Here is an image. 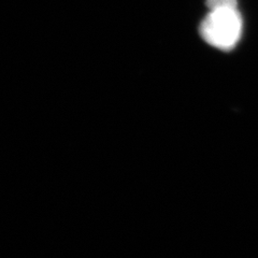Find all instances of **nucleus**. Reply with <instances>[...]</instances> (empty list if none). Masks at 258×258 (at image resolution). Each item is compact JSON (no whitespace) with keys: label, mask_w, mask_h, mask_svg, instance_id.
<instances>
[{"label":"nucleus","mask_w":258,"mask_h":258,"mask_svg":"<svg viewBox=\"0 0 258 258\" xmlns=\"http://www.w3.org/2000/svg\"><path fill=\"white\" fill-rule=\"evenodd\" d=\"M199 32L205 41L222 51L235 47L242 34V19L238 6L211 9L200 23Z\"/></svg>","instance_id":"nucleus-1"},{"label":"nucleus","mask_w":258,"mask_h":258,"mask_svg":"<svg viewBox=\"0 0 258 258\" xmlns=\"http://www.w3.org/2000/svg\"><path fill=\"white\" fill-rule=\"evenodd\" d=\"M207 6L211 10L225 6H238V4L237 0H207Z\"/></svg>","instance_id":"nucleus-2"}]
</instances>
